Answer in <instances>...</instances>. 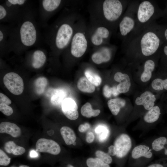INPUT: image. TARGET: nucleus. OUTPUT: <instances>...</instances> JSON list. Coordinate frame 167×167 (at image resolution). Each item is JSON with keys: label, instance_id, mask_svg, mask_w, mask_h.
<instances>
[{"label": "nucleus", "instance_id": "f257e3e1", "mask_svg": "<svg viewBox=\"0 0 167 167\" xmlns=\"http://www.w3.org/2000/svg\"><path fill=\"white\" fill-rule=\"evenodd\" d=\"M10 26L7 49L22 50L36 45L40 37L33 11L30 9L17 23Z\"/></svg>", "mask_w": 167, "mask_h": 167}, {"label": "nucleus", "instance_id": "f03ea898", "mask_svg": "<svg viewBox=\"0 0 167 167\" xmlns=\"http://www.w3.org/2000/svg\"><path fill=\"white\" fill-rule=\"evenodd\" d=\"M73 27L67 17L54 24L48 29L45 40L53 51H61L69 45L74 34Z\"/></svg>", "mask_w": 167, "mask_h": 167}, {"label": "nucleus", "instance_id": "7ed1b4c3", "mask_svg": "<svg viewBox=\"0 0 167 167\" xmlns=\"http://www.w3.org/2000/svg\"><path fill=\"white\" fill-rule=\"evenodd\" d=\"M28 2L24 0H7L0 4V22L17 23L31 9Z\"/></svg>", "mask_w": 167, "mask_h": 167}, {"label": "nucleus", "instance_id": "20e7f679", "mask_svg": "<svg viewBox=\"0 0 167 167\" xmlns=\"http://www.w3.org/2000/svg\"><path fill=\"white\" fill-rule=\"evenodd\" d=\"M88 42L84 33L80 31L74 33L70 44L66 49H70L71 55L76 58L82 56L86 52Z\"/></svg>", "mask_w": 167, "mask_h": 167}, {"label": "nucleus", "instance_id": "39448f33", "mask_svg": "<svg viewBox=\"0 0 167 167\" xmlns=\"http://www.w3.org/2000/svg\"><path fill=\"white\" fill-rule=\"evenodd\" d=\"M103 14L107 21L113 22L121 16L123 11V6L118 0H105L102 5Z\"/></svg>", "mask_w": 167, "mask_h": 167}, {"label": "nucleus", "instance_id": "423d86ee", "mask_svg": "<svg viewBox=\"0 0 167 167\" xmlns=\"http://www.w3.org/2000/svg\"><path fill=\"white\" fill-rule=\"evenodd\" d=\"M60 0H43L39 2V19L42 25L46 22L54 13L61 6Z\"/></svg>", "mask_w": 167, "mask_h": 167}, {"label": "nucleus", "instance_id": "0eeeda50", "mask_svg": "<svg viewBox=\"0 0 167 167\" xmlns=\"http://www.w3.org/2000/svg\"><path fill=\"white\" fill-rule=\"evenodd\" d=\"M160 41L157 36L153 32H148L142 37L140 46L142 54L145 56H150L157 50Z\"/></svg>", "mask_w": 167, "mask_h": 167}, {"label": "nucleus", "instance_id": "6e6552de", "mask_svg": "<svg viewBox=\"0 0 167 167\" xmlns=\"http://www.w3.org/2000/svg\"><path fill=\"white\" fill-rule=\"evenodd\" d=\"M3 83L12 93L19 95L23 92L24 84L22 78L17 74L11 72L6 74L3 78Z\"/></svg>", "mask_w": 167, "mask_h": 167}, {"label": "nucleus", "instance_id": "1a4fd4ad", "mask_svg": "<svg viewBox=\"0 0 167 167\" xmlns=\"http://www.w3.org/2000/svg\"><path fill=\"white\" fill-rule=\"evenodd\" d=\"M131 146V139L128 135L123 133L119 135L114 143L117 157L119 158L125 157L130 151Z\"/></svg>", "mask_w": 167, "mask_h": 167}, {"label": "nucleus", "instance_id": "9d476101", "mask_svg": "<svg viewBox=\"0 0 167 167\" xmlns=\"http://www.w3.org/2000/svg\"><path fill=\"white\" fill-rule=\"evenodd\" d=\"M36 150L40 152H47L57 155L61 152V149L58 144L54 141L45 138H40L36 144Z\"/></svg>", "mask_w": 167, "mask_h": 167}, {"label": "nucleus", "instance_id": "9b49d317", "mask_svg": "<svg viewBox=\"0 0 167 167\" xmlns=\"http://www.w3.org/2000/svg\"><path fill=\"white\" fill-rule=\"evenodd\" d=\"M154 8L152 3L145 1L139 4L137 12V16L139 21L141 23L148 21L153 15Z\"/></svg>", "mask_w": 167, "mask_h": 167}, {"label": "nucleus", "instance_id": "f8f14e48", "mask_svg": "<svg viewBox=\"0 0 167 167\" xmlns=\"http://www.w3.org/2000/svg\"><path fill=\"white\" fill-rule=\"evenodd\" d=\"M61 107L63 113L67 118L71 120H75L78 118V106L73 99H65L62 102Z\"/></svg>", "mask_w": 167, "mask_h": 167}, {"label": "nucleus", "instance_id": "ddd939ff", "mask_svg": "<svg viewBox=\"0 0 167 167\" xmlns=\"http://www.w3.org/2000/svg\"><path fill=\"white\" fill-rule=\"evenodd\" d=\"M156 100L154 95L149 91H146L136 98L135 103L137 105H143L146 109L149 110L154 106Z\"/></svg>", "mask_w": 167, "mask_h": 167}, {"label": "nucleus", "instance_id": "4468645a", "mask_svg": "<svg viewBox=\"0 0 167 167\" xmlns=\"http://www.w3.org/2000/svg\"><path fill=\"white\" fill-rule=\"evenodd\" d=\"M114 79L116 81L119 83L117 88L120 93H125L129 91L131 86V82L128 75L117 72L114 75Z\"/></svg>", "mask_w": 167, "mask_h": 167}, {"label": "nucleus", "instance_id": "2eb2a0df", "mask_svg": "<svg viewBox=\"0 0 167 167\" xmlns=\"http://www.w3.org/2000/svg\"><path fill=\"white\" fill-rule=\"evenodd\" d=\"M109 32L108 29L104 26H99L97 28L92 35L91 41L94 46L101 45L105 39L108 37Z\"/></svg>", "mask_w": 167, "mask_h": 167}, {"label": "nucleus", "instance_id": "dca6fc26", "mask_svg": "<svg viewBox=\"0 0 167 167\" xmlns=\"http://www.w3.org/2000/svg\"><path fill=\"white\" fill-rule=\"evenodd\" d=\"M46 60L44 51L41 49L33 50L32 54L31 65L33 68L38 69L42 67Z\"/></svg>", "mask_w": 167, "mask_h": 167}, {"label": "nucleus", "instance_id": "f3484780", "mask_svg": "<svg viewBox=\"0 0 167 167\" xmlns=\"http://www.w3.org/2000/svg\"><path fill=\"white\" fill-rule=\"evenodd\" d=\"M0 133H6L14 137H17L21 135L20 128L16 124L7 122H2L0 124Z\"/></svg>", "mask_w": 167, "mask_h": 167}, {"label": "nucleus", "instance_id": "a211bd4d", "mask_svg": "<svg viewBox=\"0 0 167 167\" xmlns=\"http://www.w3.org/2000/svg\"><path fill=\"white\" fill-rule=\"evenodd\" d=\"M111 57L109 49L107 47H103L94 53L92 56V59L95 63L100 64L109 61Z\"/></svg>", "mask_w": 167, "mask_h": 167}, {"label": "nucleus", "instance_id": "6ab92c4d", "mask_svg": "<svg viewBox=\"0 0 167 167\" xmlns=\"http://www.w3.org/2000/svg\"><path fill=\"white\" fill-rule=\"evenodd\" d=\"M152 153L148 147L144 145H140L135 147L132 152L131 156L135 160L142 157L147 159L151 158Z\"/></svg>", "mask_w": 167, "mask_h": 167}, {"label": "nucleus", "instance_id": "aec40b11", "mask_svg": "<svg viewBox=\"0 0 167 167\" xmlns=\"http://www.w3.org/2000/svg\"><path fill=\"white\" fill-rule=\"evenodd\" d=\"M134 20L128 16L124 17L120 23L119 30L121 35L125 36L133 28L135 25Z\"/></svg>", "mask_w": 167, "mask_h": 167}, {"label": "nucleus", "instance_id": "412c9836", "mask_svg": "<svg viewBox=\"0 0 167 167\" xmlns=\"http://www.w3.org/2000/svg\"><path fill=\"white\" fill-rule=\"evenodd\" d=\"M67 92L62 88L53 89L50 98L51 103L54 105H58L62 104L63 101L66 98Z\"/></svg>", "mask_w": 167, "mask_h": 167}, {"label": "nucleus", "instance_id": "4be33fe9", "mask_svg": "<svg viewBox=\"0 0 167 167\" xmlns=\"http://www.w3.org/2000/svg\"><path fill=\"white\" fill-rule=\"evenodd\" d=\"M60 131L66 144L70 145L75 142L76 140V135L72 129L68 126H63L61 128Z\"/></svg>", "mask_w": 167, "mask_h": 167}, {"label": "nucleus", "instance_id": "5701e85b", "mask_svg": "<svg viewBox=\"0 0 167 167\" xmlns=\"http://www.w3.org/2000/svg\"><path fill=\"white\" fill-rule=\"evenodd\" d=\"M108 106L112 114L117 115L120 111L121 108L126 105L125 100L119 98L110 99L107 102Z\"/></svg>", "mask_w": 167, "mask_h": 167}, {"label": "nucleus", "instance_id": "b1692460", "mask_svg": "<svg viewBox=\"0 0 167 167\" xmlns=\"http://www.w3.org/2000/svg\"><path fill=\"white\" fill-rule=\"evenodd\" d=\"M4 149L8 153H12L15 155H20L25 152V149L23 147L17 145L13 141H8L5 144Z\"/></svg>", "mask_w": 167, "mask_h": 167}, {"label": "nucleus", "instance_id": "393cba45", "mask_svg": "<svg viewBox=\"0 0 167 167\" xmlns=\"http://www.w3.org/2000/svg\"><path fill=\"white\" fill-rule=\"evenodd\" d=\"M155 66V63L152 60H148L145 62L144 71L140 77L141 80L142 82H145L151 79Z\"/></svg>", "mask_w": 167, "mask_h": 167}, {"label": "nucleus", "instance_id": "a878e982", "mask_svg": "<svg viewBox=\"0 0 167 167\" xmlns=\"http://www.w3.org/2000/svg\"><path fill=\"white\" fill-rule=\"evenodd\" d=\"M161 114L160 109L158 106H155L145 114L144 116V121L148 123H152L159 119Z\"/></svg>", "mask_w": 167, "mask_h": 167}, {"label": "nucleus", "instance_id": "bb28decb", "mask_svg": "<svg viewBox=\"0 0 167 167\" xmlns=\"http://www.w3.org/2000/svg\"><path fill=\"white\" fill-rule=\"evenodd\" d=\"M10 26L0 24V46L1 49H7Z\"/></svg>", "mask_w": 167, "mask_h": 167}, {"label": "nucleus", "instance_id": "cd10ccee", "mask_svg": "<svg viewBox=\"0 0 167 167\" xmlns=\"http://www.w3.org/2000/svg\"><path fill=\"white\" fill-rule=\"evenodd\" d=\"M78 88L81 91L88 93H92L95 90V87L86 77L80 78L78 81Z\"/></svg>", "mask_w": 167, "mask_h": 167}, {"label": "nucleus", "instance_id": "c85d7f7f", "mask_svg": "<svg viewBox=\"0 0 167 167\" xmlns=\"http://www.w3.org/2000/svg\"><path fill=\"white\" fill-rule=\"evenodd\" d=\"M82 115L87 118H90L92 116L96 117L98 116L100 113L99 109H92L91 104L87 102L84 105L81 109Z\"/></svg>", "mask_w": 167, "mask_h": 167}, {"label": "nucleus", "instance_id": "c756f323", "mask_svg": "<svg viewBox=\"0 0 167 167\" xmlns=\"http://www.w3.org/2000/svg\"><path fill=\"white\" fill-rule=\"evenodd\" d=\"M47 79L44 77H40L37 78L35 81L34 86L36 93L40 95L42 94L48 84Z\"/></svg>", "mask_w": 167, "mask_h": 167}, {"label": "nucleus", "instance_id": "7c9ffc66", "mask_svg": "<svg viewBox=\"0 0 167 167\" xmlns=\"http://www.w3.org/2000/svg\"><path fill=\"white\" fill-rule=\"evenodd\" d=\"M84 74L86 78L94 86H98L101 84V78L92 71L87 69L85 71Z\"/></svg>", "mask_w": 167, "mask_h": 167}, {"label": "nucleus", "instance_id": "2f4dec72", "mask_svg": "<svg viewBox=\"0 0 167 167\" xmlns=\"http://www.w3.org/2000/svg\"><path fill=\"white\" fill-rule=\"evenodd\" d=\"M88 167H110L109 165L98 158H89L86 161Z\"/></svg>", "mask_w": 167, "mask_h": 167}, {"label": "nucleus", "instance_id": "473e14b6", "mask_svg": "<svg viewBox=\"0 0 167 167\" xmlns=\"http://www.w3.org/2000/svg\"><path fill=\"white\" fill-rule=\"evenodd\" d=\"M95 132L100 141L105 140L108 137L109 130L105 126L100 125L97 126L95 128Z\"/></svg>", "mask_w": 167, "mask_h": 167}, {"label": "nucleus", "instance_id": "72a5a7b5", "mask_svg": "<svg viewBox=\"0 0 167 167\" xmlns=\"http://www.w3.org/2000/svg\"><path fill=\"white\" fill-rule=\"evenodd\" d=\"M151 85L155 90H162L164 89L167 90V78L165 79H156L152 81Z\"/></svg>", "mask_w": 167, "mask_h": 167}, {"label": "nucleus", "instance_id": "f704fd0d", "mask_svg": "<svg viewBox=\"0 0 167 167\" xmlns=\"http://www.w3.org/2000/svg\"><path fill=\"white\" fill-rule=\"evenodd\" d=\"M166 141V138L163 136L156 139L152 143L153 149L156 151H159L162 150L164 148V145Z\"/></svg>", "mask_w": 167, "mask_h": 167}, {"label": "nucleus", "instance_id": "c9c22d12", "mask_svg": "<svg viewBox=\"0 0 167 167\" xmlns=\"http://www.w3.org/2000/svg\"><path fill=\"white\" fill-rule=\"evenodd\" d=\"M95 155L97 158L109 164L111 163L112 161V159L110 155L103 151H97L96 152Z\"/></svg>", "mask_w": 167, "mask_h": 167}, {"label": "nucleus", "instance_id": "e433bc0d", "mask_svg": "<svg viewBox=\"0 0 167 167\" xmlns=\"http://www.w3.org/2000/svg\"><path fill=\"white\" fill-rule=\"evenodd\" d=\"M11 159L1 149H0V165L7 166L10 163Z\"/></svg>", "mask_w": 167, "mask_h": 167}, {"label": "nucleus", "instance_id": "4c0bfd02", "mask_svg": "<svg viewBox=\"0 0 167 167\" xmlns=\"http://www.w3.org/2000/svg\"><path fill=\"white\" fill-rule=\"evenodd\" d=\"M0 111L7 116L11 115L13 113V110L11 107L3 103H0Z\"/></svg>", "mask_w": 167, "mask_h": 167}, {"label": "nucleus", "instance_id": "58836bf2", "mask_svg": "<svg viewBox=\"0 0 167 167\" xmlns=\"http://www.w3.org/2000/svg\"><path fill=\"white\" fill-rule=\"evenodd\" d=\"M103 93L105 97H110L113 93L112 87H110L108 85H105L103 88Z\"/></svg>", "mask_w": 167, "mask_h": 167}, {"label": "nucleus", "instance_id": "ea45409f", "mask_svg": "<svg viewBox=\"0 0 167 167\" xmlns=\"http://www.w3.org/2000/svg\"><path fill=\"white\" fill-rule=\"evenodd\" d=\"M5 103L8 105L11 103V100L6 96L2 93H0V103Z\"/></svg>", "mask_w": 167, "mask_h": 167}, {"label": "nucleus", "instance_id": "a19ab883", "mask_svg": "<svg viewBox=\"0 0 167 167\" xmlns=\"http://www.w3.org/2000/svg\"><path fill=\"white\" fill-rule=\"evenodd\" d=\"M90 127L89 124L86 123L84 124L80 125L78 127V130L80 132H83L86 131Z\"/></svg>", "mask_w": 167, "mask_h": 167}, {"label": "nucleus", "instance_id": "79ce46f5", "mask_svg": "<svg viewBox=\"0 0 167 167\" xmlns=\"http://www.w3.org/2000/svg\"><path fill=\"white\" fill-rule=\"evenodd\" d=\"M95 137L93 133L88 132L87 133L86 136V141L89 143H92L94 140Z\"/></svg>", "mask_w": 167, "mask_h": 167}, {"label": "nucleus", "instance_id": "37998d69", "mask_svg": "<svg viewBox=\"0 0 167 167\" xmlns=\"http://www.w3.org/2000/svg\"><path fill=\"white\" fill-rule=\"evenodd\" d=\"M108 154L112 156H116V148L114 145H111L108 148Z\"/></svg>", "mask_w": 167, "mask_h": 167}, {"label": "nucleus", "instance_id": "c03bdc74", "mask_svg": "<svg viewBox=\"0 0 167 167\" xmlns=\"http://www.w3.org/2000/svg\"><path fill=\"white\" fill-rule=\"evenodd\" d=\"M30 156L32 158L36 157L38 156V154L36 151L32 150L30 151Z\"/></svg>", "mask_w": 167, "mask_h": 167}, {"label": "nucleus", "instance_id": "a18cd8bd", "mask_svg": "<svg viewBox=\"0 0 167 167\" xmlns=\"http://www.w3.org/2000/svg\"><path fill=\"white\" fill-rule=\"evenodd\" d=\"M112 95L114 96H116L120 93L117 90V87L116 86H113L112 87Z\"/></svg>", "mask_w": 167, "mask_h": 167}, {"label": "nucleus", "instance_id": "49530a36", "mask_svg": "<svg viewBox=\"0 0 167 167\" xmlns=\"http://www.w3.org/2000/svg\"><path fill=\"white\" fill-rule=\"evenodd\" d=\"M146 167H164L161 164L159 163H154Z\"/></svg>", "mask_w": 167, "mask_h": 167}, {"label": "nucleus", "instance_id": "de8ad7c7", "mask_svg": "<svg viewBox=\"0 0 167 167\" xmlns=\"http://www.w3.org/2000/svg\"><path fill=\"white\" fill-rule=\"evenodd\" d=\"M164 51L165 54L167 56V46H166L165 47Z\"/></svg>", "mask_w": 167, "mask_h": 167}, {"label": "nucleus", "instance_id": "09e8293b", "mask_svg": "<svg viewBox=\"0 0 167 167\" xmlns=\"http://www.w3.org/2000/svg\"><path fill=\"white\" fill-rule=\"evenodd\" d=\"M11 167H16L15 166H12ZM19 167H30L29 166L27 165H22L19 166Z\"/></svg>", "mask_w": 167, "mask_h": 167}, {"label": "nucleus", "instance_id": "8fccbe9b", "mask_svg": "<svg viewBox=\"0 0 167 167\" xmlns=\"http://www.w3.org/2000/svg\"><path fill=\"white\" fill-rule=\"evenodd\" d=\"M165 35L166 38L167 40V29L165 30Z\"/></svg>", "mask_w": 167, "mask_h": 167}, {"label": "nucleus", "instance_id": "3c124183", "mask_svg": "<svg viewBox=\"0 0 167 167\" xmlns=\"http://www.w3.org/2000/svg\"><path fill=\"white\" fill-rule=\"evenodd\" d=\"M66 167H75L72 165L69 164L67 165Z\"/></svg>", "mask_w": 167, "mask_h": 167}, {"label": "nucleus", "instance_id": "603ef678", "mask_svg": "<svg viewBox=\"0 0 167 167\" xmlns=\"http://www.w3.org/2000/svg\"><path fill=\"white\" fill-rule=\"evenodd\" d=\"M164 153L165 155H167V148L165 149Z\"/></svg>", "mask_w": 167, "mask_h": 167}, {"label": "nucleus", "instance_id": "864d4df0", "mask_svg": "<svg viewBox=\"0 0 167 167\" xmlns=\"http://www.w3.org/2000/svg\"><path fill=\"white\" fill-rule=\"evenodd\" d=\"M76 143L75 142L73 143V144L74 145H76Z\"/></svg>", "mask_w": 167, "mask_h": 167}, {"label": "nucleus", "instance_id": "5fc2aeb1", "mask_svg": "<svg viewBox=\"0 0 167 167\" xmlns=\"http://www.w3.org/2000/svg\"><path fill=\"white\" fill-rule=\"evenodd\" d=\"M166 143L167 144V141H166Z\"/></svg>", "mask_w": 167, "mask_h": 167}]
</instances>
